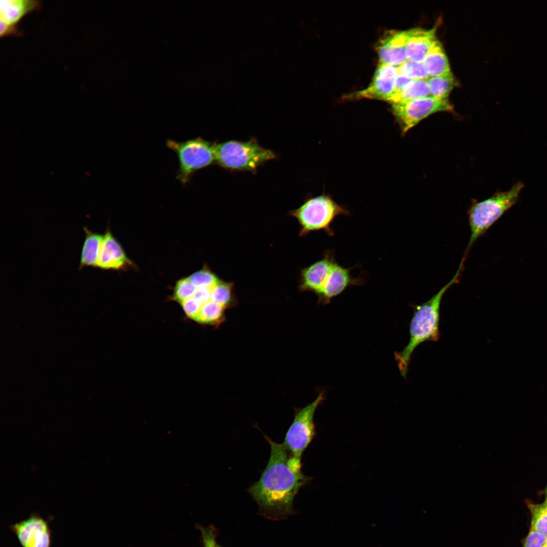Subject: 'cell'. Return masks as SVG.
<instances>
[{
    "label": "cell",
    "instance_id": "obj_1",
    "mask_svg": "<svg viewBox=\"0 0 547 547\" xmlns=\"http://www.w3.org/2000/svg\"><path fill=\"white\" fill-rule=\"evenodd\" d=\"M264 436L270 447V457L259 479L248 492L263 515L283 519L292 513L294 497L309 478L302 473L301 459L290 456L282 444Z\"/></svg>",
    "mask_w": 547,
    "mask_h": 547
},
{
    "label": "cell",
    "instance_id": "obj_2",
    "mask_svg": "<svg viewBox=\"0 0 547 547\" xmlns=\"http://www.w3.org/2000/svg\"><path fill=\"white\" fill-rule=\"evenodd\" d=\"M464 261L462 259L452 279L436 294L421 304L413 306V315L410 325L409 343L402 350L395 353V360L403 377H406L411 355L416 347L424 342L436 341L439 339L441 300L447 290L458 282L463 268Z\"/></svg>",
    "mask_w": 547,
    "mask_h": 547
},
{
    "label": "cell",
    "instance_id": "obj_3",
    "mask_svg": "<svg viewBox=\"0 0 547 547\" xmlns=\"http://www.w3.org/2000/svg\"><path fill=\"white\" fill-rule=\"evenodd\" d=\"M341 275L334 251L328 250L321 259L301 270L298 288L301 292L315 294L319 303L328 304L337 295Z\"/></svg>",
    "mask_w": 547,
    "mask_h": 547
},
{
    "label": "cell",
    "instance_id": "obj_4",
    "mask_svg": "<svg viewBox=\"0 0 547 547\" xmlns=\"http://www.w3.org/2000/svg\"><path fill=\"white\" fill-rule=\"evenodd\" d=\"M524 184L518 182L507 191H497L490 198L474 202L468 211L470 238L465 253L507 210L518 200Z\"/></svg>",
    "mask_w": 547,
    "mask_h": 547
},
{
    "label": "cell",
    "instance_id": "obj_5",
    "mask_svg": "<svg viewBox=\"0 0 547 547\" xmlns=\"http://www.w3.org/2000/svg\"><path fill=\"white\" fill-rule=\"evenodd\" d=\"M350 214L331 196L325 193L306 199L299 208L290 212L299 224L300 237L317 231H324L328 236H333L331 225L334 220L339 216Z\"/></svg>",
    "mask_w": 547,
    "mask_h": 547
},
{
    "label": "cell",
    "instance_id": "obj_6",
    "mask_svg": "<svg viewBox=\"0 0 547 547\" xmlns=\"http://www.w3.org/2000/svg\"><path fill=\"white\" fill-rule=\"evenodd\" d=\"M275 158L271 150L263 148L253 140H230L215 144L216 162L230 170L255 171Z\"/></svg>",
    "mask_w": 547,
    "mask_h": 547
},
{
    "label": "cell",
    "instance_id": "obj_7",
    "mask_svg": "<svg viewBox=\"0 0 547 547\" xmlns=\"http://www.w3.org/2000/svg\"><path fill=\"white\" fill-rule=\"evenodd\" d=\"M167 146L177 156L179 168L176 178L187 184L197 171L211 165L215 159V144L198 137L184 141L169 139Z\"/></svg>",
    "mask_w": 547,
    "mask_h": 547
},
{
    "label": "cell",
    "instance_id": "obj_8",
    "mask_svg": "<svg viewBox=\"0 0 547 547\" xmlns=\"http://www.w3.org/2000/svg\"><path fill=\"white\" fill-rule=\"evenodd\" d=\"M324 399L323 392L312 403L295 411L294 419L286 433L282 443L290 456L301 459L316 434L314 415Z\"/></svg>",
    "mask_w": 547,
    "mask_h": 547
},
{
    "label": "cell",
    "instance_id": "obj_9",
    "mask_svg": "<svg viewBox=\"0 0 547 547\" xmlns=\"http://www.w3.org/2000/svg\"><path fill=\"white\" fill-rule=\"evenodd\" d=\"M453 109L448 99L431 96L392 104L393 113L403 135L430 115L440 111H451Z\"/></svg>",
    "mask_w": 547,
    "mask_h": 547
},
{
    "label": "cell",
    "instance_id": "obj_10",
    "mask_svg": "<svg viewBox=\"0 0 547 547\" xmlns=\"http://www.w3.org/2000/svg\"><path fill=\"white\" fill-rule=\"evenodd\" d=\"M22 547H50L51 530L48 520L41 515L29 517L10 526Z\"/></svg>",
    "mask_w": 547,
    "mask_h": 547
},
{
    "label": "cell",
    "instance_id": "obj_11",
    "mask_svg": "<svg viewBox=\"0 0 547 547\" xmlns=\"http://www.w3.org/2000/svg\"><path fill=\"white\" fill-rule=\"evenodd\" d=\"M41 2L29 0H5L1 1V36L20 35L17 25L27 14L41 7Z\"/></svg>",
    "mask_w": 547,
    "mask_h": 547
},
{
    "label": "cell",
    "instance_id": "obj_12",
    "mask_svg": "<svg viewBox=\"0 0 547 547\" xmlns=\"http://www.w3.org/2000/svg\"><path fill=\"white\" fill-rule=\"evenodd\" d=\"M399 73L398 66L379 63L370 86L354 93L351 97L375 99L389 102L393 96L395 82Z\"/></svg>",
    "mask_w": 547,
    "mask_h": 547
},
{
    "label": "cell",
    "instance_id": "obj_13",
    "mask_svg": "<svg viewBox=\"0 0 547 547\" xmlns=\"http://www.w3.org/2000/svg\"><path fill=\"white\" fill-rule=\"evenodd\" d=\"M407 31L388 32L377 47L379 63L399 66L407 61L406 53Z\"/></svg>",
    "mask_w": 547,
    "mask_h": 547
},
{
    "label": "cell",
    "instance_id": "obj_14",
    "mask_svg": "<svg viewBox=\"0 0 547 547\" xmlns=\"http://www.w3.org/2000/svg\"><path fill=\"white\" fill-rule=\"evenodd\" d=\"M436 28H415L407 30L406 53L407 60L422 62L436 38Z\"/></svg>",
    "mask_w": 547,
    "mask_h": 547
},
{
    "label": "cell",
    "instance_id": "obj_15",
    "mask_svg": "<svg viewBox=\"0 0 547 547\" xmlns=\"http://www.w3.org/2000/svg\"><path fill=\"white\" fill-rule=\"evenodd\" d=\"M129 263L122 248L109 230L103 236L97 267L104 269H119Z\"/></svg>",
    "mask_w": 547,
    "mask_h": 547
},
{
    "label": "cell",
    "instance_id": "obj_16",
    "mask_svg": "<svg viewBox=\"0 0 547 547\" xmlns=\"http://www.w3.org/2000/svg\"><path fill=\"white\" fill-rule=\"evenodd\" d=\"M423 63L429 76L445 75L451 72L442 45L437 40L433 43Z\"/></svg>",
    "mask_w": 547,
    "mask_h": 547
},
{
    "label": "cell",
    "instance_id": "obj_17",
    "mask_svg": "<svg viewBox=\"0 0 547 547\" xmlns=\"http://www.w3.org/2000/svg\"><path fill=\"white\" fill-rule=\"evenodd\" d=\"M85 239L82 250L80 269L85 266L97 267L99 251L103 239L102 235L93 232L84 227Z\"/></svg>",
    "mask_w": 547,
    "mask_h": 547
},
{
    "label": "cell",
    "instance_id": "obj_18",
    "mask_svg": "<svg viewBox=\"0 0 547 547\" xmlns=\"http://www.w3.org/2000/svg\"><path fill=\"white\" fill-rule=\"evenodd\" d=\"M431 96L427 80H411L390 101L392 103L414 100Z\"/></svg>",
    "mask_w": 547,
    "mask_h": 547
},
{
    "label": "cell",
    "instance_id": "obj_19",
    "mask_svg": "<svg viewBox=\"0 0 547 547\" xmlns=\"http://www.w3.org/2000/svg\"><path fill=\"white\" fill-rule=\"evenodd\" d=\"M430 95L441 98L447 97L456 85V81L452 72L439 76H430L427 79Z\"/></svg>",
    "mask_w": 547,
    "mask_h": 547
},
{
    "label": "cell",
    "instance_id": "obj_20",
    "mask_svg": "<svg viewBox=\"0 0 547 547\" xmlns=\"http://www.w3.org/2000/svg\"><path fill=\"white\" fill-rule=\"evenodd\" d=\"M225 308L212 300L203 304L194 320L203 324H219L224 320Z\"/></svg>",
    "mask_w": 547,
    "mask_h": 547
},
{
    "label": "cell",
    "instance_id": "obj_21",
    "mask_svg": "<svg viewBox=\"0 0 547 547\" xmlns=\"http://www.w3.org/2000/svg\"><path fill=\"white\" fill-rule=\"evenodd\" d=\"M233 288V283L220 280L213 289L211 300L226 308L230 306L235 303Z\"/></svg>",
    "mask_w": 547,
    "mask_h": 547
},
{
    "label": "cell",
    "instance_id": "obj_22",
    "mask_svg": "<svg viewBox=\"0 0 547 547\" xmlns=\"http://www.w3.org/2000/svg\"><path fill=\"white\" fill-rule=\"evenodd\" d=\"M531 514V530L547 536V506L543 504H528Z\"/></svg>",
    "mask_w": 547,
    "mask_h": 547
},
{
    "label": "cell",
    "instance_id": "obj_23",
    "mask_svg": "<svg viewBox=\"0 0 547 547\" xmlns=\"http://www.w3.org/2000/svg\"><path fill=\"white\" fill-rule=\"evenodd\" d=\"M399 72L411 80H427L430 76L423 63L407 60L398 66Z\"/></svg>",
    "mask_w": 547,
    "mask_h": 547
},
{
    "label": "cell",
    "instance_id": "obj_24",
    "mask_svg": "<svg viewBox=\"0 0 547 547\" xmlns=\"http://www.w3.org/2000/svg\"><path fill=\"white\" fill-rule=\"evenodd\" d=\"M188 278L196 288L212 287L221 280L206 267L193 273Z\"/></svg>",
    "mask_w": 547,
    "mask_h": 547
},
{
    "label": "cell",
    "instance_id": "obj_25",
    "mask_svg": "<svg viewBox=\"0 0 547 547\" xmlns=\"http://www.w3.org/2000/svg\"><path fill=\"white\" fill-rule=\"evenodd\" d=\"M196 288L190 282L188 278L182 279L177 283L174 291V299L180 302L192 297Z\"/></svg>",
    "mask_w": 547,
    "mask_h": 547
},
{
    "label": "cell",
    "instance_id": "obj_26",
    "mask_svg": "<svg viewBox=\"0 0 547 547\" xmlns=\"http://www.w3.org/2000/svg\"><path fill=\"white\" fill-rule=\"evenodd\" d=\"M186 315L194 320L199 312L203 303L193 296L181 303Z\"/></svg>",
    "mask_w": 547,
    "mask_h": 547
},
{
    "label": "cell",
    "instance_id": "obj_27",
    "mask_svg": "<svg viewBox=\"0 0 547 547\" xmlns=\"http://www.w3.org/2000/svg\"><path fill=\"white\" fill-rule=\"evenodd\" d=\"M546 539V535L530 530L525 539L523 547H543Z\"/></svg>",
    "mask_w": 547,
    "mask_h": 547
},
{
    "label": "cell",
    "instance_id": "obj_28",
    "mask_svg": "<svg viewBox=\"0 0 547 547\" xmlns=\"http://www.w3.org/2000/svg\"><path fill=\"white\" fill-rule=\"evenodd\" d=\"M203 547H219L217 543L216 530L214 527H201Z\"/></svg>",
    "mask_w": 547,
    "mask_h": 547
},
{
    "label": "cell",
    "instance_id": "obj_29",
    "mask_svg": "<svg viewBox=\"0 0 547 547\" xmlns=\"http://www.w3.org/2000/svg\"><path fill=\"white\" fill-rule=\"evenodd\" d=\"M215 286L196 288L193 297L203 304L211 300L212 292Z\"/></svg>",
    "mask_w": 547,
    "mask_h": 547
},
{
    "label": "cell",
    "instance_id": "obj_30",
    "mask_svg": "<svg viewBox=\"0 0 547 547\" xmlns=\"http://www.w3.org/2000/svg\"><path fill=\"white\" fill-rule=\"evenodd\" d=\"M411 80H411L406 75L399 73L397 76L395 80L394 91L392 98L395 95L400 93L401 91L404 88V87L407 84H408Z\"/></svg>",
    "mask_w": 547,
    "mask_h": 547
},
{
    "label": "cell",
    "instance_id": "obj_31",
    "mask_svg": "<svg viewBox=\"0 0 547 547\" xmlns=\"http://www.w3.org/2000/svg\"><path fill=\"white\" fill-rule=\"evenodd\" d=\"M543 547H547V539H546V541H545V543H544Z\"/></svg>",
    "mask_w": 547,
    "mask_h": 547
},
{
    "label": "cell",
    "instance_id": "obj_32",
    "mask_svg": "<svg viewBox=\"0 0 547 547\" xmlns=\"http://www.w3.org/2000/svg\"><path fill=\"white\" fill-rule=\"evenodd\" d=\"M545 504L547 506V497H546V502L545 503Z\"/></svg>",
    "mask_w": 547,
    "mask_h": 547
},
{
    "label": "cell",
    "instance_id": "obj_33",
    "mask_svg": "<svg viewBox=\"0 0 547 547\" xmlns=\"http://www.w3.org/2000/svg\"><path fill=\"white\" fill-rule=\"evenodd\" d=\"M219 547H221V546H219Z\"/></svg>",
    "mask_w": 547,
    "mask_h": 547
}]
</instances>
